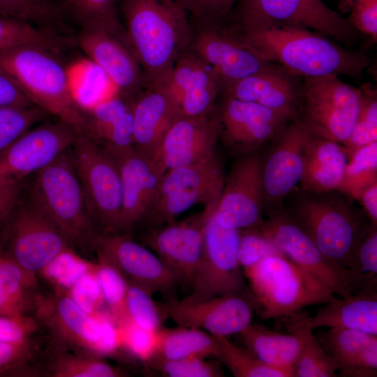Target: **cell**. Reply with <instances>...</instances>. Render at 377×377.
Segmentation results:
<instances>
[{"instance_id": "obj_1", "label": "cell", "mask_w": 377, "mask_h": 377, "mask_svg": "<svg viewBox=\"0 0 377 377\" xmlns=\"http://www.w3.org/2000/svg\"><path fill=\"white\" fill-rule=\"evenodd\" d=\"M224 26L260 58L302 78L334 74L360 79L371 64L367 54L320 33L259 14L232 13Z\"/></svg>"}, {"instance_id": "obj_2", "label": "cell", "mask_w": 377, "mask_h": 377, "mask_svg": "<svg viewBox=\"0 0 377 377\" xmlns=\"http://www.w3.org/2000/svg\"><path fill=\"white\" fill-rule=\"evenodd\" d=\"M128 43L147 86L164 87L191 45L194 29L175 0H118Z\"/></svg>"}, {"instance_id": "obj_3", "label": "cell", "mask_w": 377, "mask_h": 377, "mask_svg": "<svg viewBox=\"0 0 377 377\" xmlns=\"http://www.w3.org/2000/svg\"><path fill=\"white\" fill-rule=\"evenodd\" d=\"M0 71L34 105L87 135V115L74 97L69 72L58 53L31 45L0 50Z\"/></svg>"}, {"instance_id": "obj_4", "label": "cell", "mask_w": 377, "mask_h": 377, "mask_svg": "<svg viewBox=\"0 0 377 377\" xmlns=\"http://www.w3.org/2000/svg\"><path fill=\"white\" fill-rule=\"evenodd\" d=\"M243 272L263 319L288 317L334 296L283 255L267 256Z\"/></svg>"}, {"instance_id": "obj_5", "label": "cell", "mask_w": 377, "mask_h": 377, "mask_svg": "<svg viewBox=\"0 0 377 377\" xmlns=\"http://www.w3.org/2000/svg\"><path fill=\"white\" fill-rule=\"evenodd\" d=\"M71 149L35 174L30 200L52 220L71 244L91 247L92 238L97 232Z\"/></svg>"}, {"instance_id": "obj_6", "label": "cell", "mask_w": 377, "mask_h": 377, "mask_svg": "<svg viewBox=\"0 0 377 377\" xmlns=\"http://www.w3.org/2000/svg\"><path fill=\"white\" fill-rule=\"evenodd\" d=\"M32 313L60 344L90 355H110L121 345L113 319L82 309L66 290L53 294L37 292Z\"/></svg>"}, {"instance_id": "obj_7", "label": "cell", "mask_w": 377, "mask_h": 377, "mask_svg": "<svg viewBox=\"0 0 377 377\" xmlns=\"http://www.w3.org/2000/svg\"><path fill=\"white\" fill-rule=\"evenodd\" d=\"M222 161L216 153L211 158L165 172L155 199L144 218L147 228L176 220L196 205L217 204L223 187Z\"/></svg>"}, {"instance_id": "obj_8", "label": "cell", "mask_w": 377, "mask_h": 377, "mask_svg": "<svg viewBox=\"0 0 377 377\" xmlns=\"http://www.w3.org/2000/svg\"><path fill=\"white\" fill-rule=\"evenodd\" d=\"M360 88L330 74L302 78L299 110L302 121L316 137L343 144L356 123L361 103Z\"/></svg>"}, {"instance_id": "obj_9", "label": "cell", "mask_w": 377, "mask_h": 377, "mask_svg": "<svg viewBox=\"0 0 377 377\" xmlns=\"http://www.w3.org/2000/svg\"><path fill=\"white\" fill-rule=\"evenodd\" d=\"M71 151L93 221L105 232L121 233V186L115 161L82 133L77 135Z\"/></svg>"}, {"instance_id": "obj_10", "label": "cell", "mask_w": 377, "mask_h": 377, "mask_svg": "<svg viewBox=\"0 0 377 377\" xmlns=\"http://www.w3.org/2000/svg\"><path fill=\"white\" fill-rule=\"evenodd\" d=\"M214 212L206 225L203 253L192 283V292L184 298L188 301L246 290V278L237 258L239 230L221 226Z\"/></svg>"}, {"instance_id": "obj_11", "label": "cell", "mask_w": 377, "mask_h": 377, "mask_svg": "<svg viewBox=\"0 0 377 377\" xmlns=\"http://www.w3.org/2000/svg\"><path fill=\"white\" fill-rule=\"evenodd\" d=\"M295 216L321 253L349 271L357 246L367 230L360 228L353 213L338 202L309 199L300 203Z\"/></svg>"}, {"instance_id": "obj_12", "label": "cell", "mask_w": 377, "mask_h": 377, "mask_svg": "<svg viewBox=\"0 0 377 377\" xmlns=\"http://www.w3.org/2000/svg\"><path fill=\"white\" fill-rule=\"evenodd\" d=\"M8 229V249L1 253L30 274L36 275L71 251L68 238L31 200L15 214Z\"/></svg>"}, {"instance_id": "obj_13", "label": "cell", "mask_w": 377, "mask_h": 377, "mask_svg": "<svg viewBox=\"0 0 377 377\" xmlns=\"http://www.w3.org/2000/svg\"><path fill=\"white\" fill-rule=\"evenodd\" d=\"M257 228L274 243L285 257L334 294L347 297L354 293L350 272L329 260L293 218L285 214H272Z\"/></svg>"}, {"instance_id": "obj_14", "label": "cell", "mask_w": 377, "mask_h": 377, "mask_svg": "<svg viewBox=\"0 0 377 377\" xmlns=\"http://www.w3.org/2000/svg\"><path fill=\"white\" fill-rule=\"evenodd\" d=\"M217 204L186 219L147 228L140 237L141 244L161 259L179 283L191 288L203 253L206 225Z\"/></svg>"}, {"instance_id": "obj_15", "label": "cell", "mask_w": 377, "mask_h": 377, "mask_svg": "<svg viewBox=\"0 0 377 377\" xmlns=\"http://www.w3.org/2000/svg\"><path fill=\"white\" fill-rule=\"evenodd\" d=\"M91 247L98 260L109 263L128 283L151 295H170L179 284L175 275L152 251L126 234L97 232Z\"/></svg>"}, {"instance_id": "obj_16", "label": "cell", "mask_w": 377, "mask_h": 377, "mask_svg": "<svg viewBox=\"0 0 377 377\" xmlns=\"http://www.w3.org/2000/svg\"><path fill=\"white\" fill-rule=\"evenodd\" d=\"M79 133L60 119L34 126L0 153V178L20 181L37 173L70 149Z\"/></svg>"}, {"instance_id": "obj_17", "label": "cell", "mask_w": 377, "mask_h": 377, "mask_svg": "<svg viewBox=\"0 0 377 377\" xmlns=\"http://www.w3.org/2000/svg\"><path fill=\"white\" fill-rule=\"evenodd\" d=\"M166 305L168 317L179 326L226 337L237 334L251 324L258 308L252 293L246 290L198 301L173 299Z\"/></svg>"}, {"instance_id": "obj_18", "label": "cell", "mask_w": 377, "mask_h": 377, "mask_svg": "<svg viewBox=\"0 0 377 377\" xmlns=\"http://www.w3.org/2000/svg\"><path fill=\"white\" fill-rule=\"evenodd\" d=\"M261 167L257 155H248L239 160L225 177L214 212L221 226L242 230L260 225L264 200Z\"/></svg>"}, {"instance_id": "obj_19", "label": "cell", "mask_w": 377, "mask_h": 377, "mask_svg": "<svg viewBox=\"0 0 377 377\" xmlns=\"http://www.w3.org/2000/svg\"><path fill=\"white\" fill-rule=\"evenodd\" d=\"M232 13H256L302 26L347 45L354 43L359 34L348 19L322 0H237Z\"/></svg>"}, {"instance_id": "obj_20", "label": "cell", "mask_w": 377, "mask_h": 377, "mask_svg": "<svg viewBox=\"0 0 377 377\" xmlns=\"http://www.w3.org/2000/svg\"><path fill=\"white\" fill-rule=\"evenodd\" d=\"M74 41L117 91L134 96L147 87L143 71L126 37L103 29L82 27Z\"/></svg>"}, {"instance_id": "obj_21", "label": "cell", "mask_w": 377, "mask_h": 377, "mask_svg": "<svg viewBox=\"0 0 377 377\" xmlns=\"http://www.w3.org/2000/svg\"><path fill=\"white\" fill-rule=\"evenodd\" d=\"M190 50L212 70L221 92L272 64L254 54L224 25L194 29Z\"/></svg>"}, {"instance_id": "obj_22", "label": "cell", "mask_w": 377, "mask_h": 377, "mask_svg": "<svg viewBox=\"0 0 377 377\" xmlns=\"http://www.w3.org/2000/svg\"><path fill=\"white\" fill-rule=\"evenodd\" d=\"M219 131L217 108L202 117H180L165 135L154 160L165 172L204 161L216 153Z\"/></svg>"}, {"instance_id": "obj_23", "label": "cell", "mask_w": 377, "mask_h": 377, "mask_svg": "<svg viewBox=\"0 0 377 377\" xmlns=\"http://www.w3.org/2000/svg\"><path fill=\"white\" fill-rule=\"evenodd\" d=\"M222 97L217 108L219 137L235 150L247 151L258 147L280 133L290 121L258 103Z\"/></svg>"}, {"instance_id": "obj_24", "label": "cell", "mask_w": 377, "mask_h": 377, "mask_svg": "<svg viewBox=\"0 0 377 377\" xmlns=\"http://www.w3.org/2000/svg\"><path fill=\"white\" fill-rule=\"evenodd\" d=\"M110 155L119 172L121 232H127L141 221L150 209L165 171L152 158L135 147Z\"/></svg>"}, {"instance_id": "obj_25", "label": "cell", "mask_w": 377, "mask_h": 377, "mask_svg": "<svg viewBox=\"0 0 377 377\" xmlns=\"http://www.w3.org/2000/svg\"><path fill=\"white\" fill-rule=\"evenodd\" d=\"M164 87L180 117H202L216 110L219 83L190 49L179 58Z\"/></svg>"}, {"instance_id": "obj_26", "label": "cell", "mask_w": 377, "mask_h": 377, "mask_svg": "<svg viewBox=\"0 0 377 377\" xmlns=\"http://www.w3.org/2000/svg\"><path fill=\"white\" fill-rule=\"evenodd\" d=\"M302 78L271 64L230 85L220 94L258 103L293 121L298 118Z\"/></svg>"}, {"instance_id": "obj_27", "label": "cell", "mask_w": 377, "mask_h": 377, "mask_svg": "<svg viewBox=\"0 0 377 377\" xmlns=\"http://www.w3.org/2000/svg\"><path fill=\"white\" fill-rule=\"evenodd\" d=\"M313 135L298 118L279 133V140L261 167L263 200L281 201L300 182L304 152Z\"/></svg>"}, {"instance_id": "obj_28", "label": "cell", "mask_w": 377, "mask_h": 377, "mask_svg": "<svg viewBox=\"0 0 377 377\" xmlns=\"http://www.w3.org/2000/svg\"><path fill=\"white\" fill-rule=\"evenodd\" d=\"M290 332L282 333L249 324L238 333L246 349L269 365L293 370L310 330L309 316L299 311L290 316Z\"/></svg>"}, {"instance_id": "obj_29", "label": "cell", "mask_w": 377, "mask_h": 377, "mask_svg": "<svg viewBox=\"0 0 377 377\" xmlns=\"http://www.w3.org/2000/svg\"><path fill=\"white\" fill-rule=\"evenodd\" d=\"M132 114L134 147L154 159L178 111L164 87L147 86L134 96Z\"/></svg>"}, {"instance_id": "obj_30", "label": "cell", "mask_w": 377, "mask_h": 377, "mask_svg": "<svg viewBox=\"0 0 377 377\" xmlns=\"http://www.w3.org/2000/svg\"><path fill=\"white\" fill-rule=\"evenodd\" d=\"M315 336L342 376H377V335L333 327Z\"/></svg>"}, {"instance_id": "obj_31", "label": "cell", "mask_w": 377, "mask_h": 377, "mask_svg": "<svg viewBox=\"0 0 377 377\" xmlns=\"http://www.w3.org/2000/svg\"><path fill=\"white\" fill-rule=\"evenodd\" d=\"M348 160L342 144L313 135L304 149L302 188L313 193L340 190Z\"/></svg>"}, {"instance_id": "obj_32", "label": "cell", "mask_w": 377, "mask_h": 377, "mask_svg": "<svg viewBox=\"0 0 377 377\" xmlns=\"http://www.w3.org/2000/svg\"><path fill=\"white\" fill-rule=\"evenodd\" d=\"M310 317L312 330L344 328L377 335L376 288L362 289L347 297L335 296Z\"/></svg>"}, {"instance_id": "obj_33", "label": "cell", "mask_w": 377, "mask_h": 377, "mask_svg": "<svg viewBox=\"0 0 377 377\" xmlns=\"http://www.w3.org/2000/svg\"><path fill=\"white\" fill-rule=\"evenodd\" d=\"M36 287V275L0 252V315L32 313Z\"/></svg>"}, {"instance_id": "obj_34", "label": "cell", "mask_w": 377, "mask_h": 377, "mask_svg": "<svg viewBox=\"0 0 377 377\" xmlns=\"http://www.w3.org/2000/svg\"><path fill=\"white\" fill-rule=\"evenodd\" d=\"M67 10L66 4L56 0H0V16L56 35L66 32L68 28L66 23Z\"/></svg>"}, {"instance_id": "obj_35", "label": "cell", "mask_w": 377, "mask_h": 377, "mask_svg": "<svg viewBox=\"0 0 377 377\" xmlns=\"http://www.w3.org/2000/svg\"><path fill=\"white\" fill-rule=\"evenodd\" d=\"M155 355L170 360L191 357H216L218 341L204 330L179 326L176 328H161Z\"/></svg>"}, {"instance_id": "obj_36", "label": "cell", "mask_w": 377, "mask_h": 377, "mask_svg": "<svg viewBox=\"0 0 377 377\" xmlns=\"http://www.w3.org/2000/svg\"><path fill=\"white\" fill-rule=\"evenodd\" d=\"M50 355L45 374L52 377H124L128 374L94 355L56 351Z\"/></svg>"}, {"instance_id": "obj_37", "label": "cell", "mask_w": 377, "mask_h": 377, "mask_svg": "<svg viewBox=\"0 0 377 377\" xmlns=\"http://www.w3.org/2000/svg\"><path fill=\"white\" fill-rule=\"evenodd\" d=\"M218 351L216 357L236 377H293V370L265 364L246 349L230 341L226 337L216 336Z\"/></svg>"}, {"instance_id": "obj_38", "label": "cell", "mask_w": 377, "mask_h": 377, "mask_svg": "<svg viewBox=\"0 0 377 377\" xmlns=\"http://www.w3.org/2000/svg\"><path fill=\"white\" fill-rule=\"evenodd\" d=\"M69 42V38L65 36L43 31L20 20L0 16V50L31 45L59 54Z\"/></svg>"}, {"instance_id": "obj_39", "label": "cell", "mask_w": 377, "mask_h": 377, "mask_svg": "<svg viewBox=\"0 0 377 377\" xmlns=\"http://www.w3.org/2000/svg\"><path fill=\"white\" fill-rule=\"evenodd\" d=\"M377 183V142L348 155L340 191L355 200L368 186Z\"/></svg>"}, {"instance_id": "obj_40", "label": "cell", "mask_w": 377, "mask_h": 377, "mask_svg": "<svg viewBox=\"0 0 377 377\" xmlns=\"http://www.w3.org/2000/svg\"><path fill=\"white\" fill-rule=\"evenodd\" d=\"M66 5L81 27H94L124 36L118 0H67Z\"/></svg>"}, {"instance_id": "obj_41", "label": "cell", "mask_w": 377, "mask_h": 377, "mask_svg": "<svg viewBox=\"0 0 377 377\" xmlns=\"http://www.w3.org/2000/svg\"><path fill=\"white\" fill-rule=\"evenodd\" d=\"M362 98L358 117L348 140L342 144L349 155L363 146L377 142V93L370 83L360 87Z\"/></svg>"}, {"instance_id": "obj_42", "label": "cell", "mask_w": 377, "mask_h": 377, "mask_svg": "<svg viewBox=\"0 0 377 377\" xmlns=\"http://www.w3.org/2000/svg\"><path fill=\"white\" fill-rule=\"evenodd\" d=\"M50 114L40 107H0V153Z\"/></svg>"}, {"instance_id": "obj_43", "label": "cell", "mask_w": 377, "mask_h": 377, "mask_svg": "<svg viewBox=\"0 0 377 377\" xmlns=\"http://www.w3.org/2000/svg\"><path fill=\"white\" fill-rule=\"evenodd\" d=\"M127 318L136 325L152 331H158L168 317L167 305L158 304L152 295L142 288L129 283L126 296Z\"/></svg>"}, {"instance_id": "obj_44", "label": "cell", "mask_w": 377, "mask_h": 377, "mask_svg": "<svg viewBox=\"0 0 377 377\" xmlns=\"http://www.w3.org/2000/svg\"><path fill=\"white\" fill-rule=\"evenodd\" d=\"M94 274L114 321L119 325L128 320L126 296L128 283L126 279L115 267L101 260L96 264Z\"/></svg>"}, {"instance_id": "obj_45", "label": "cell", "mask_w": 377, "mask_h": 377, "mask_svg": "<svg viewBox=\"0 0 377 377\" xmlns=\"http://www.w3.org/2000/svg\"><path fill=\"white\" fill-rule=\"evenodd\" d=\"M355 290L376 288L377 276V231L371 227L360 239L349 269Z\"/></svg>"}, {"instance_id": "obj_46", "label": "cell", "mask_w": 377, "mask_h": 377, "mask_svg": "<svg viewBox=\"0 0 377 377\" xmlns=\"http://www.w3.org/2000/svg\"><path fill=\"white\" fill-rule=\"evenodd\" d=\"M187 13L194 29L226 24L237 0H175Z\"/></svg>"}, {"instance_id": "obj_47", "label": "cell", "mask_w": 377, "mask_h": 377, "mask_svg": "<svg viewBox=\"0 0 377 377\" xmlns=\"http://www.w3.org/2000/svg\"><path fill=\"white\" fill-rule=\"evenodd\" d=\"M337 371V364L324 350L313 330H310L294 365L293 376L334 377Z\"/></svg>"}, {"instance_id": "obj_48", "label": "cell", "mask_w": 377, "mask_h": 377, "mask_svg": "<svg viewBox=\"0 0 377 377\" xmlns=\"http://www.w3.org/2000/svg\"><path fill=\"white\" fill-rule=\"evenodd\" d=\"M146 364L170 377L223 376V372L217 362L206 360L205 357H202L170 360L154 355Z\"/></svg>"}, {"instance_id": "obj_49", "label": "cell", "mask_w": 377, "mask_h": 377, "mask_svg": "<svg viewBox=\"0 0 377 377\" xmlns=\"http://www.w3.org/2000/svg\"><path fill=\"white\" fill-rule=\"evenodd\" d=\"M96 264L87 263L71 251L54 259L41 272L60 290L68 291L84 275L94 273Z\"/></svg>"}, {"instance_id": "obj_50", "label": "cell", "mask_w": 377, "mask_h": 377, "mask_svg": "<svg viewBox=\"0 0 377 377\" xmlns=\"http://www.w3.org/2000/svg\"><path fill=\"white\" fill-rule=\"evenodd\" d=\"M272 255L283 253L258 228L239 230L237 258L243 271Z\"/></svg>"}, {"instance_id": "obj_51", "label": "cell", "mask_w": 377, "mask_h": 377, "mask_svg": "<svg viewBox=\"0 0 377 377\" xmlns=\"http://www.w3.org/2000/svg\"><path fill=\"white\" fill-rule=\"evenodd\" d=\"M121 344L145 363L156 354L158 343V331L143 328L130 320L118 325Z\"/></svg>"}, {"instance_id": "obj_52", "label": "cell", "mask_w": 377, "mask_h": 377, "mask_svg": "<svg viewBox=\"0 0 377 377\" xmlns=\"http://www.w3.org/2000/svg\"><path fill=\"white\" fill-rule=\"evenodd\" d=\"M40 351L36 338L21 343L0 341V374H13L32 363Z\"/></svg>"}, {"instance_id": "obj_53", "label": "cell", "mask_w": 377, "mask_h": 377, "mask_svg": "<svg viewBox=\"0 0 377 377\" xmlns=\"http://www.w3.org/2000/svg\"><path fill=\"white\" fill-rule=\"evenodd\" d=\"M341 9L349 12L348 20L358 31L377 40V0H341Z\"/></svg>"}, {"instance_id": "obj_54", "label": "cell", "mask_w": 377, "mask_h": 377, "mask_svg": "<svg viewBox=\"0 0 377 377\" xmlns=\"http://www.w3.org/2000/svg\"><path fill=\"white\" fill-rule=\"evenodd\" d=\"M42 325L33 313L0 315V341L21 343L33 338Z\"/></svg>"}, {"instance_id": "obj_55", "label": "cell", "mask_w": 377, "mask_h": 377, "mask_svg": "<svg viewBox=\"0 0 377 377\" xmlns=\"http://www.w3.org/2000/svg\"><path fill=\"white\" fill-rule=\"evenodd\" d=\"M68 292L82 309L92 314H96L94 309L104 302L94 272L82 276Z\"/></svg>"}, {"instance_id": "obj_56", "label": "cell", "mask_w": 377, "mask_h": 377, "mask_svg": "<svg viewBox=\"0 0 377 377\" xmlns=\"http://www.w3.org/2000/svg\"><path fill=\"white\" fill-rule=\"evenodd\" d=\"M34 105L22 90L0 71V107H29Z\"/></svg>"}, {"instance_id": "obj_57", "label": "cell", "mask_w": 377, "mask_h": 377, "mask_svg": "<svg viewBox=\"0 0 377 377\" xmlns=\"http://www.w3.org/2000/svg\"><path fill=\"white\" fill-rule=\"evenodd\" d=\"M20 181L0 178V225L7 219L16 204Z\"/></svg>"}, {"instance_id": "obj_58", "label": "cell", "mask_w": 377, "mask_h": 377, "mask_svg": "<svg viewBox=\"0 0 377 377\" xmlns=\"http://www.w3.org/2000/svg\"><path fill=\"white\" fill-rule=\"evenodd\" d=\"M371 220L373 226L377 224V183L365 188L360 194L358 200Z\"/></svg>"}, {"instance_id": "obj_59", "label": "cell", "mask_w": 377, "mask_h": 377, "mask_svg": "<svg viewBox=\"0 0 377 377\" xmlns=\"http://www.w3.org/2000/svg\"><path fill=\"white\" fill-rule=\"evenodd\" d=\"M63 1H64L65 3H66V1H67V0H63Z\"/></svg>"}]
</instances>
